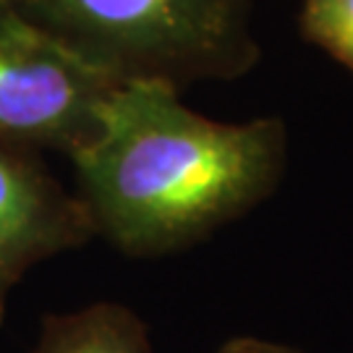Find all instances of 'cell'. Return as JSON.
Returning a JSON list of instances; mask_svg holds the SVG:
<instances>
[{
    "label": "cell",
    "instance_id": "4",
    "mask_svg": "<svg viewBox=\"0 0 353 353\" xmlns=\"http://www.w3.org/2000/svg\"><path fill=\"white\" fill-rule=\"evenodd\" d=\"M94 236L84 204L37 152L0 144V325L8 296L34 265Z\"/></svg>",
    "mask_w": 353,
    "mask_h": 353
},
{
    "label": "cell",
    "instance_id": "3",
    "mask_svg": "<svg viewBox=\"0 0 353 353\" xmlns=\"http://www.w3.org/2000/svg\"><path fill=\"white\" fill-rule=\"evenodd\" d=\"M118 81L84 63L0 0V144L71 157L100 126Z\"/></svg>",
    "mask_w": 353,
    "mask_h": 353
},
{
    "label": "cell",
    "instance_id": "7",
    "mask_svg": "<svg viewBox=\"0 0 353 353\" xmlns=\"http://www.w3.org/2000/svg\"><path fill=\"white\" fill-rule=\"evenodd\" d=\"M214 353H303L293 345H283V343L262 341V338H230L223 343Z\"/></svg>",
    "mask_w": 353,
    "mask_h": 353
},
{
    "label": "cell",
    "instance_id": "6",
    "mask_svg": "<svg viewBox=\"0 0 353 353\" xmlns=\"http://www.w3.org/2000/svg\"><path fill=\"white\" fill-rule=\"evenodd\" d=\"M301 32L353 74V0H303Z\"/></svg>",
    "mask_w": 353,
    "mask_h": 353
},
{
    "label": "cell",
    "instance_id": "2",
    "mask_svg": "<svg viewBox=\"0 0 353 353\" xmlns=\"http://www.w3.org/2000/svg\"><path fill=\"white\" fill-rule=\"evenodd\" d=\"M58 45L123 81L183 89L249 74L259 45L249 0H11Z\"/></svg>",
    "mask_w": 353,
    "mask_h": 353
},
{
    "label": "cell",
    "instance_id": "1",
    "mask_svg": "<svg viewBox=\"0 0 353 353\" xmlns=\"http://www.w3.org/2000/svg\"><path fill=\"white\" fill-rule=\"evenodd\" d=\"M94 236L126 256L189 249L278 189L288 160L280 118L220 123L165 81H123L97 134L68 157Z\"/></svg>",
    "mask_w": 353,
    "mask_h": 353
},
{
    "label": "cell",
    "instance_id": "5",
    "mask_svg": "<svg viewBox=\"0 0 353 353\" xmlns=\"http://www.w3.org/2000/svg\"><path fill=\"white\" fill-rule=\"evenodd\" d=\"M32 353H154L147 325L128 306L100 301L45 316Z\"/></svg>",
    "mask_w": 353,
    "mask_h": 353
}]
</instances>
